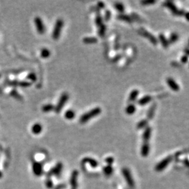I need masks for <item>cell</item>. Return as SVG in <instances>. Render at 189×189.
<instances>
[{"instance_id": "10", "label": "cell", "mask_w": 189, "mask_h": 189, "mask_svg": "<svg viewBox=\"0 0 189 189\" xmlns=\"http://www.w3.org/2000/svg\"><path fill=\"white\" fill-rule=\"evenodd\" d=\"M78 176V171L77 170H74L72 173L71 179H70V184L71 185V189H77Z\"/></svg>"}, {"instance_id": "43", "label": "cell", "mask_w": 189, "mask_h": 189, "mask_svg": "<svg viewBox=\"0 0 189 189\" xmlns=\"http://www.w3.org/2000/svg\"><path fill=\"white\" fill-rule=\"evenodd\" d=\"M64 188H65V185L64 184H60L58 185H57L55 189H63Z\"/></svg>"}, {"instance_id": "12", "label": "cell", "mask_w": 189, "mask_h": 189, "mask_svg": "<svg viewBox=\"0 0 189 189\" xmlns=\"http://www.w3.org/2000/svg\"><path fill=\"white\" fill-rule=\"evenodd\" d=\"M9 85L14 86H20L23 88L29 87L31 85V83L26 81H17V80H13L9 82Z\"/></svg>"}, {"instance_id": "5", "label": "cell", "mask_w": 189, "mask_h": 189, "mask_svg": "<svg viewBox=\"0 0 189 189\" xmlns=\"http://www.w3.org/2000/svg\"><path fill=\"white\" fill-rule=\"evenodd\" d=\"M34 22L37 32L41 35H44L45 33L46 28L42 19L40 17L36 16L34 19Z\"/></svg>"}, {"instance_id": "15", "label": "cell", "mask_w": 189, "mask_h": 189, "mask_svg": "<svg viewBox=\"0 0 189 189\" xmlns=\"http://www.w3.org/2000/svg\"><path fill=\"white\" fill-rule=\"evenodd\" d=\"M152 129L151 127H146L143 133V140L144 143H148L151 135Z\"/></svg>"}, {"instance_id": "25", "label": "cell", "mask_w": 189, "mask_h": 189, "mask_svg": "<svg viewBox=\"0 0 189 189\" xmlns=\"http://www.w3.org/2000/svg\"><path fill=\"white\" fill-rule=\"evenodd\" d=\"M75 116V113L72 110H68L64 113V117L67 120H72L74 119Z\"/></svg>"}, {"instance_id": "13", "label": "cell", "mask_w": 189, "mask_h": 189, "mask_svg": "<svg viewBox=\"0 0 189 189\" xmlns=\"http://www.w3.org/2000/svg\"><path fill=\"white\" fill-rule=\"evenodd\" d=\"M166 83L168 86L174 91H178L180 89L179 86L176 83V82L172 78L169 77L166 80Z\"/></svg>"}, {"instance_id": "14", "label": "cell", "mask_w": 189, "mask_h": 189, "mask_svg": "<svg viewBox=\"0 0 189 189\" xmlns=\"http://www.w3.org/2000/svg\"><path fill=\"white\" fill-rule=\"evenodd\" d=\"M32 133H33L35 135H38L41 133V132L43 130V127L40 123H35L34 124L31 129Z\"/></svg>"}, {"instance_id": "9", "label": "cell", "mask_w": 189, "mask_h": 189, "mask_svg": "<svg viewBox=\"0 0 189 189\" xmlns=\"http://www.w3.org/2000/svg\"><path fill=\"white\" fill-rule=\"evenodd\" d=\"M32 169L34 174L37 177H40L44 173L43 165L41 163L38 162H35L33 163Z\"/></svg>"}, {"instance_id": "4", "label": "cell", "mask_w": 189, "mask_h": 189, "mask_svg": "<svg viewBox=\"0 0 189 189\" xmlns=\"http://www.w3.org/2000/svg\"><path fill=\"white\" fill-rule=\"evenodd\" d=\"M69 99V94L67 93H64L60 96V98L58 102V104L55 106V111L56 113H60L63 110L65 104Z\"/></svg>"}, {"instance_id": "44", "label": "cell", "mask_w": 189, "mask_h": 189, "mask_svg": "<svg viewBox=\"0 0 189 189\" xmlns=\"http://www.w3.org/2000/svg\"><path fill=\"white\" fill-rule=\"evenodd\" d=\"M188 13H186L185 14H184V15H185V18H186L187 20H188Z\"/></svg>"}, {"instance_id": "24", "label": "cell", "mask_w": 189, "mask_h": 189, "mask_svg": "<svg viewBox=\"0 0 189 189\" xmlns=\"http://www.w3.org/2000/svg\"><path fill=\"white\" fill-rule=\"evenodd\" d=\"M136 107L135 106V105H133V104H130L127 106L125 111L127 114L132 115L135 113V112L136 111Z\"/></svg>"}, {"instance_id": "3", "label": "cell", "mask_w": 189, "mask_h": 189, "mask_svg": "<svg viewBox=\"0 0 189 189\" xmlns=\"http://www.w3.org/2000/svg\"><path fill=\"white\" fill-rule=\"evenodd\" d=\"M163 5L167 8H168L173 15L177 16H182L184 15L185 13L183 10H179L176 6L174 4L173 2L171 1H166L163 3Z\"/></svg>"}, {"instance_id": "30", "label": "cell", "mask_w": 189, "mask_h": 189, "mask_svg": "<svg viewBox=\"0 0 189 189\" xmlns=\"http://www.w3.org/2000/svg\"><path fill=\"white\" fill-rule=\"evenodd\" d=\"M114 8L121 13H124V11L125 10V8H124V5L121 2L115 3L114 5Z\"/></svg>"}, {"instance_id": "39", "label": "cell", "mask_w": 189, "mask_h": 189, "mask_svg": "<svg viewBox=\"0 0 189 189\" xmlns=\"http://www.w3.org/2000/svg\"><path fill=\"white\" fill-rule=\"evenodd\" d=\"M105 161L108 165H112L114 162V158L112 157H108L105 158Z\"/></svg>"}, {"instance_id": "27", "label": "cell", "mask_w": 189, "mask_h": 189, "mask_svg": "<svg viewBox=\"0 0 189 189\" xmlns=\"http://www.w3.org/2000/svg\"><path fill=\"white\" fill-rule=\"evenodd\" d=\"M54 110H55V106L51 104H45L42 107V111L44 113H49Z\"/></svg>"}, {"instance_id": "35", "label": "cell", "mask_w": 189, "mask_h": 189, "mask_svg": "<svg viewBox=\"0 0 189 189\" xmlns=\"http://www.w3.org/2000/svg\"><path fill=\"white\" fill-rule=\"evenodd\" d=\"M45 185H46V187L49 189H51L53 187V181L51 180V179L49 178L46 180Z\"/></svg>"}, {"instance_id": "20", "label": "cell", "mask_w": 189, "mask_h": 189, "mask_svg": "<svg viewBox=\"0 0 189 189\" xmlns=\"http://www.w3.org/2000/svg\"><path fill=\"white\" fill-rule=\"evenodd\" d=\"M149 152V144L148 143H144L141 149V154L143 157H146Z\"/></svg>"}, {"instance_id": "28", "label": "cell", "mask_w": 189, "mask_h": 189, "mask_svg": "<svg viewBox=\"0 0 189 189\" xmlns=\"http://www.w3.org/2000/svg\"><path fill=\"white\" fill-rule=\"evenodd\" d=\"M97 41V38L95 37H85L83 39V42L85 44H95Z\"/></svg>"}, {"instance_id": "38", "label": "cell", "mask_w": 189, "mask_h": 189, "mask_svg": "<svg viewBox=\"0 0 189 189\" xmlns=\"http://www.w3.org/2000/svg\"><path fill=\"white\" fill-rule=\"evenodd\" d=\"M131 18L132 19V20H135L138 22H140L141 21V17L136 14L135 13H133L131 14Z\"/></svg>"}, {"instance_id": "41", "label": "cell", "mask_w": 189, "mask_h": 189, "mask_svg": "<svg viewBox=\"0 0 189 189\" xmlns=\"http://www.w3.org/2000/svg\"><path fill=\"white\" fill-rule=\"evenodd\" d=\"M11 95L12 96H13V97H14V96L16 95V99L20 98V95H19V94L17 93V91H13L11 93Z\"/></svg>"}, {"instance_id": "18", "label": "cell", "mask_w": 189, "mask_h": 189, "mask_svg": "<svg viewBox=\"0 0 189 189\" xmlns=\"http://www.w3.org/2000/svg\"><path fill=\"white\" fill-rule=\"evenodd\" d=\"M156 104L155 103H153L149 107L148 111H147V118L148 119L151 120L153 118L154 115V113L156 109Z\"/></svg>"}, {"instance_id": "2", "label": "cell", "mask_w": 189, "mask_h": 189, "mask_svg": "<svg viewBox=\"0 0 189 189\" xmlns=\"http://www.w3.org/2000/svg\"><path fill=\"white\" fill-rule=\"evenodd\" d=\"M63 26H64V21L63 19H59L56 20L52 35V37L55 41H57L59 39L61 36Z\"/></svg>"}, {"instance_id": "34", "label": "cell", "mask_w": 189, "mask_h": 189, "mask_svg": "<svg viewBox=\"0 0 189 189\" xmlns=\"http://www.w3.org/2000/svg\"><path fill=\"white\" fill-rule=\"evenodd\" d=\"M102 23H103V17L101 16H100V15L97 16L96 17V19H95V24H96V25L97 27H99L100 25H102L103 24Z\"/></svg>"}, {"instance_id": "31", "label": "cell", "mask_w": 189, "mask_h": 189, "mask_svg": "<svg viewBox=\"0 0 189 189\" xmlns=\"http://www.w3.org/2000/svg\"><path fill=\"white\" fill-rule=\"evenodd\" d=\"M179 39V35L176 33H172L170 35V36L169 38V43L173 44L176 42H177Z\"/></svg>"}, {"instance_id": "42", "label": "cell", "mask_w": 189, "mask_h": 189, "mask_svg": "<svg viewBox=\"0 0 189 189\" xmlns=\"http://www.w3.org/2000/svg\"><path fill=\"white\" fill-rule=\"evenodd\" d=\"M97 6H98V7H99V8H100V9H103V8H105V4H104L103 2H98Z\"/></svg>"}, {"instance_id": "22", "label": "cell", "mask_w": 189, "mask_h": 189, "mask_svg": "<svg viewBox=\"0 0 189 189\" xmlns=\"http://www.w3.org/2000/svg\"><path fill=\"white\" fill-rule=\"evenodd\" d=\"M139 94V91L138 89H133L131 91V93L129 94V101L133 102L135 101L138 96Z\"/></svg>"}, {"instance_id": "1", "label": "cell", "mask_w": 189, "mask_h": 189, "mask_svg": "<svg viewBox=\"0 0 189 189\" xmlns=\"http://www.w3.org/2000/svg\"><path fill=\"white\" fill-rule=\"evenodd\" d=\"M102 112V110L100 107H96L91 110L84 113L80 118L79 121L81 124H85L87 122L91 119L98 116Z\"/></svg>"}, {"instance_id": "36", "label": "cell", "mask_w": 189, "mask_h": 189, "mask_svg": "<svg viewBox=\"0 0 189 189\" xmlns=\"http://www.w3.org/2000/svg\"><path fill=\"white\" fill-rule=\"evenodd\" d=\"M155 3V1L154 0H143V1L141 2V3L143 6H147L150 5H152Z\"/></svg>"}, {"instance_id": "19", "label": "cell", "mask_w": 189, "mask_h": 189, "mask_svg": "<svg viewBox=\"0 0 189 189\" xmlns=\"http://www.w3.org/2000/svg\"><path fill=\"white\" fill-rule=\"evenodd\" d=\"M117 19L119 20H122L127 23H132L133 22L132 19L129 15L124 14H119L117 16Z\"/></svg>"}, {"instance_id": "45", "label": "cell", "mask_w": 189, "mask_h": 189, "mask_svg": "<svg viewBox=\"0 0 189 189\" xmlns=\"http://www.w3.org/2000/svg\"><path fill=\"white\" fill-rule=\"evenodd\" d=\"M2 173H1V172H0V177H2Z\"/></svg>"}, {"instance_id": "16", "label": "cell", "mask_w": 189, "mask_h": 189, "mask_svg": "<svg viewBox=\"0 0 189 189\" xmlns=\"http://www.w3.org/2000/svg\"><path fill=\"white\" fill-rule=\"evenodd\" d=\"M82 163H89L92 168H96L97 167L99 163L98 162L97 160H96L95 159L91 158V157H85L83 160H82Z\"/></svg>"}, {"instance_id": "17", "label": "cell", "mask_w": 189, "mask_h": 189, "mask_svg": "<svg viewBox=\"0 0 189 189\" xmlns=\"http://www.w3.org/2000/svg\"><path fill=\"white\" fill-rule=\"evenodd\" d=\"M152 100V97L149 95H146L140 98L138 101V104L141 106L145 105L149 103Z\"/></svg>"}, {"instance_id": "33", "label": "cell", "mask_w": 189, "mask_h": 189, "mask_svg": "<svg viewBox=\"0 0 189 189\" xmlns=\"http://www.w3.org/2000/svg\"><path fill=\"white\" fill-rule=\"evenodd\" d=\"M27 79L32 82H35L37 80V75L35 73H33V72H31V73H30L27 77Z\"/></svg>"}, {"instance_id": "40", "label": "cell", "mask_w": 189, "mask_h": 189, "mask_svg": "<svg viewBox=\"0 0 189 189\" xmlns=\"http://www.w3.org/2000/svg\"><path fill=\"white\" fill-rule=\"evenodd\" d=\"M181 62L182 63H186L187 62V61H188V56L187 55H183L182 57H181Z\"/></svg>"}, {"instance_id": "6", "label": "cell", "mask_w": 189, "mask_h": 189, "mask_svg": "<svg viewBox=\"0 0 189 189\" xmlns=\"http://www.w3.org/2000/svg\"><path fill=\"white\" fill-rule=\"evenodd\" d=\"M138 33L140 35L143 36V37L148 39V40L154 45H156L158 43L157 39L151 33L144 29L143 28H141L138 30Z\"/></svg>"}, {"instance_id": "7", "label": "cell", "mask_w": 189, "mask_h": 189, "mask_svg": "<svg viewBox=\"0 0 189 189\" xmlns=\"http://www.w3.org/2000/svg\"><path fill=\"white\" fill-rule=\"evenodd\" d=\"M173 160V156L171 155H169L167 157H166L165 158L163 159L161 162H160L156 166L155 168V169L156 170V171L157 172H160L162 171H163V169H165L167 166L171 163V162Z\"/></svg>"}, {"instance_id": "23", "label": "cell", "mask_w": 189, "mask_h": 189, "mask_svg": "<svg viewBox=\"0 0 189 189\" xmlns=\"http://www.w3.org/2000/svg\"><path fill=\"white\" fill-rule=\"evenodd\" d=\"M41 57L43 59H47L49 58L51 55V52L50 50H49L47 48H44L41 49L40 52Z\"/></svg>"}, {"instance_id": "11", "label": "cell", "mask_w": 189, "mask_h": 189, "mask_svg": "<svg viewBox=\"0 0 189 189\" xmlns=\"http://www.w3.org/2000/svg\"><path fill=\"white\" fill-rule=\"evenodd\" d=\"M62 169H63V164L61 162H58L56 165V166L50 171L49 174L50 176L54 175L56 177H59L61 175Z\"/></svg>"}, {"instance_id": "21", "label": "cell", "mask_w": 189, "mask_h": 189, "mask_svg": "<svg viewBox=\"0 0 189 189\" xmlns=\"http://www.w3.org/2000/svg\"><path fill=\"white\" fill-rule=\"evenodd\" d=\"M158 39L160 40L162 46L165 48V49H166L169 46V42H168V40L166 39V38L165 36V35L162 33L161 34H159L158 35Z\"/></svg>"}, {"instance_id": "32", "label": "cell", "mask_w": 189, "mask_h": 189, "mask_svg": "<svg viewBox=\"0 0 189 189\" xmlns=\"http://www.w3.org/2000/svg\"><path fill=\"white\" fill-rule=\"evenodd\" d=\"M106 30H107L106 25H105L104 24H102V25H100L99 27V30H98V35L100 37L104 36L105 32H106Z\"/></svg>"}, {"instance_id": "37", "label": "cell", "mask_w": 189, "mask_h": 189, "mask_svg": "<svg viewBox=\"0 0 189 189\" xmlns=\"http://www.w3.org/2000/svg\"><path fill=\"white\" fill-rule=\"evenodd\" d=\"M111 17V13L110 10H107L105 12V16H104V20L106 21V22H108L109 21V20L110 19Z\"/></svg>"}, {"instance_id": "29", "label": "cell", "mask_w": 189, "mask_h": 189, "mask_svg": "<svg viewBox=\"0 0 189 189\" xmlns=\"http://www.w3.org/2000/svg\"><path fill=\"white\" fill-rule=\"evenodd\" d=\"M148 121L147 119H142L141 121H139L136 125L138 129H145L146 127H147Z\"/></svg>"}, {"instance_id": "26", "label": "cell", "mask_w": 189, "mask_h": 189, "mask_svg": "<svg viewBox=\"0 0 189 189\" xmlns=\"http://www.w3.org/2000/svg\"><path fill=\"white\" fill-rule=\"evenodd\" d=\"M103 171L104 173L105 174V175L109 176L110 175H111L113 173V168L112 167V165H107L105 166L103 168Z\"/></svg>"}, {"instance_id": "8", "label": "cell", "mask_w": 189, "mask_h": 189, "mask_svg": "<svg viewBox=\"0 0 189 189\" xmlns=\"http://www.w3.org/2000/svg\"><path fill=\"white\" fill-rule=\"evenodd\" d=\"M122 175H123L127 184L129 186V187L133 188L135 186V183H134V180L133 179V177L132 176V174H131L130 170L129 169H127V168H124L122 169Z\"/></svg>"}]
</instances>
